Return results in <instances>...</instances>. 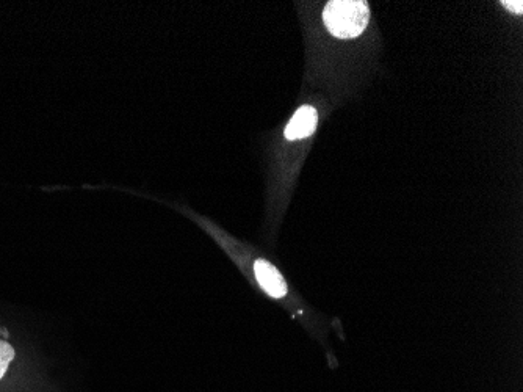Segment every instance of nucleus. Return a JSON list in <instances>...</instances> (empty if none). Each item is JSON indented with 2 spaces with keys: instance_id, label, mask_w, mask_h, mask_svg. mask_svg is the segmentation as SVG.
<instances>
[{
  "instance_id": "nucleus-1",
  "label": "nucleus",
  "mask_w": 523,
  "mask_h": 392,
  "mask_svg": "<svg viewBox=\"0 0 523 392\" xmlns=\"http://www.w3.org/2000/svg\"><path fill=\"white\" fill-rule=\"evenodd\" d=\"M326 29L334 37L348 40L364 33L370 22V8L365 0H331L323 11Z\"/></svg>"
},
{
  "instance_id": "nucleus-2",
  "label": "nucleus",
  "mask_w": 523,
  "mask_h": 392,
  "mask_svg": "<svg viewBox=\"0 0 523 392\" xmlns=\"http://www.w3.org/2000/svg\"><path fill=\"white\" fill-rule=\"evenodd\" d=\"M254 276L257 283L267 292L270 297L284 298L289 292V287L282 278L281 272L276 269L275 265L265 261V259H256L253 264Z\"/></svg>"
},
{
  "instance_id": "nucleus-3",
  "label": "nucleus",
  "mask_w": 523,
  "mask_h": 392,
  "mask_svg": "<svg viewBox=\"0 0 523 392\" xmlns=\"http://www.w3.org/2000/svg\"><path fill=\"white\" fill-rule=\"evenodd\" d=\"M317 121V110L314 107H301L293 115L292 121L285 129V137L289 138V140H300V138L309 137V135L314 134L315 128H317Z\"/></svg>"
},
{
  "instance_id": "nucleus-4",
  "label": "nucleus",
  "mask_w": 523,
  "mask_h": 392,
  "mask_svg": "<svg viewBox=\"0 0 523 392\" xmlns=\"http://www.w3.org/2000/svg\"><path fill=\"white\" fill-rule=\"evenodd\" d=\"M503 5H505L506 8H509L511 11H516L517 15H522L523 4L520 2V0H517V2H509V0H505Z\"/></svg>"
}]
</instances>
